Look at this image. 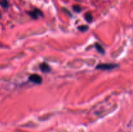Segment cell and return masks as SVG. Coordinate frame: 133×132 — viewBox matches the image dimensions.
<instances>
[{
	"instance_id": "4",
	"label": "cell",
	"mask_w": 133,
	"mask_h": 132,
	"mask_svg": "<svg viewBox=\"0 0 133 132\" xmlns=\"http://www.w3.org/2000/svg\"><path fill=\"white\" fill-rule=\"evenodd\" d=\"M40 69L43 72H49L50 71L51 68L49 65L45 63H42L40 65Z\"/></svg>"
},
{
	"instance_id": "3",
	"label": "cell",
	"mask_w": 133,
	"mask_h": 132,
	"mask_svg": "<svg viewBox=\"0 0 133 132\" xmlns=\"http://www.w3.org/2000/svg\"><path fill=\"white\" fill-rule=\"evenodd\" d=\"M29 14L30 16H31V18H33V19H37L38 17L42 16V12L40 10L36 9H35V10H32V11H30L29 12Z\"/></svg>"
},
{
	"instance_id": "6",
	"label": "cell",
	"mask_w": 133,
	"mask_h": 132,
	"mask_svg": "<svg viewBox=\"0 0 133 132\" xmlns=\"http://www.w3.org/2000/svg\"><path fill=\"white\" fill-rule=\"evenodd\" d=\"M0 5L4 9H6L9 6V3L7 0H0Z\"/></svg>"
},
{
	"instance_id": "5",
	"label": "cell",
	"mask_w": 133,
	"mask_h": 132,
	"mask_svg": "<svg viewBox=\"0 0 133 132\" xmlns=\"http://www.w3.org/2000/svg\"><path fill=\"white\" fill-rule=\"evenodd\" d=\"M84 18H85L86 21H88V23H90V22L92 21V19H93V16L91 14V13L87 12L86 13L85 15H84Z\"/></svg>"
},
{
	"instance_id": "9",
	"label": "cell",
	"mask_w": 133,
	"mask_h": 132,
	"mask_svg": "<svg viewBox=\"0 0 133 132\" xmlns=\"http://www.w3.org/2000/svg\"><path fill=\"white\" fill-rule=\"evenodd\" d=\"M73 9H74V10H75V12H79L81 10V6H78V5H75V6H74V7H73Z\"/></svg>"
},
{
	"instance_id": "1",
	"label": "cell",
	"mask_w": 133,
	"mask_h": 132,
	"mask_svg": "<svg viewBox=\"0 0 133 132\" xmlns=\"http://www.w3.org/2000/svg\"><path fill=\"white\" fill-rule=\"evenodd\" d=\"M117 67L118 65L114 63H102V64L97 65L96 68L101 70H111Z\"/></svg>"
},
{
	"instance_id": "8",
	"label": "cell",
	"mask_w": 133,
	"mask_h": 132,
	"mask_svg": "<svg viewBox=\"0 0 133 132\" xmlns=\"http://www.w3.org/2000/svg\"><path fill=\"white\" fill-rule=\"evenodd\" d=\"M78 29L80 31H82V32H85L88 29V27L87 25H82L78 27Z\"/></svg>"
},
{
	"instance_id": "2",
	"label": "cell",
	"mask_w": 133,
	"mask_h": 132,
	"mask_svg": "<svg viewBox=\"0 0 133 132\" xmlns=\"http://www.w3.org/2000/svg\"><path fill=\"white\" fill-rule=\"evenodd\" d=\"M29 80L32 82L35 83L36 84H40L42 83V78L41 76L37 74H34V75H31L29 76Z\"/></svg>"
},
{
	"instance_id": "7",
	"label": "cell",
	"mask_w": 133,
	"mask_h": 132,
	"mask_svg": "<svg viewBox=\"0 0 133 132\" xmlns=\"http://www.w3.org/2000/svg\"><path fill=\"white\" fill-rule=\"evenodd\" d=\"M95 47H96V49H97V51L99 52L100 53H101V54H103V53H105V50H104V49L103 48V47L101 46V45H100L99 44L96 43V45H95Z\"/></svg>"
}]
</instances>
